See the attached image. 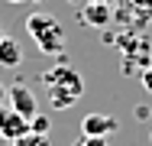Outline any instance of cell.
<instances>
[{
    "label": "cell",
    "mask_w": 152,
    "mask_h": 146,
    "mask_svg": "<svg viewBox=\"0 0 152 146\" xmlns=\"http://www.w3.org/2000/svg\"><path fill=\"white\" fill-rule=\"evenodd\" d=\"M23 133H29V120L3 101V104H0V136H3L7 143H13V140H20Z\"/></svg>",
    "instance_id": "3"
},
{
    "label": "cell",
    "mask_w": 152,
    "mask_h": 146,
    "mask_svg": "<svg viewBox=\"0 0 152 146\" xmlns=\"http://www.w3.org/2000/svg\"><path fill=\"white\" fill-rule=\"evenodd\" d=\"M20 62H23V49H20V42L10 39V36H3V39H0V65H3V68H16Z\"/></svg>",
    "instance_id": "6"
},
{
    "label": "cell",
    "mask_w": 152,
    "mask_h": 146,
    "mask_svg": "<svg viewBox=\"0 0 152 146\" xmlns=\"http://www.w3.org/2000/svg\"><path fill=\"white\" fill-rule=\"evenodd\" d=\"M7 3H23V0H7Z\"/></svg>",
    "instance_id": "14"
},
{
    "label": "cell",
    "mask_w": 152,
    "mask_h": 146,
    "mask_svg": "<svg viewBox=\"0 0 152 146\" xmlns=\"http://www.w3.org/2000/svg\"><path fill=\"white\" fill-rule=\"evenodd\" d=\"M3 36H7V32H3V26H0V39H3Z\"/></svg>",
    "instance_id": "15"
},
{
    "label": "cell",
    "mask_w": 152,
    "mask_h": 146,
    "mask_svg": "<svg viewBox=\"0 0 152 146\" xmlns=\"http://www.w3.org/2000/svg\"><path fill=\"white\" fill-rule=\"evenodd\" d=\"M3 101H7V85L0 81V104H3Z\"/></svg>",
    "instance_id": "13"
},
{
    "label": "cell",
    "mask_w": 152,
    "mask_h": 146,
    "mask_svg": "<svg viewBox=\"0 0 152 146\" xmlns=\"http://www.w3.org/2000/svg\"><path fill=\"white\" fill-rule=\"evenodd\" d=\"M26 32L36 42V49L45 52V55H58L65 49V26L52 13H29L26 16Z\"/></svg>",
    "instance_id": "2"
},
{
    "label": "cell",
    "mask_w": 152,
    "mask_h": 146,
    "mask_svg": "<svg viewBox=\"0 0 152 146\" xmlns=\"http://www.w3.org/2000/svg\"><path fill=\"white\" fill-rule=\"evenodd\" d=\"M136 117H139V120H149V107H146V104H139V107H136Z\"/></svg>",
    "instance_id": "11"
},
{
    "label": "cell",
    "mask_w": 152,
    "mask_h": 146,
    "mask_svg": "<svg viewBox=\"0 0 152 146\" xmlns=\"http://www.w3.org/2000/svg\"><path fill=\"white\" fill-rule=\"evenodd\" d=\"M7 104H10L13 111H20L26 120H32V117L39 114V101H36V94H32L23 81H16V85L7 88Z\"/></svg>",
    "instance_id": "4"
},
{
    "label": "cell",
    "mask_w": 152,
    "mask_h": 146,
    "mask_svg": "<svg viewBox=\"0 0 152 146\" xmlns=\"http://www.w3.org/2000/svg\"><path fill=\"white\" fill-rule=\"evenodd\" d=\"M49 127H52V123H49V117H45V114H36L29 120V130H32V133H49Z\"/></svg>",
    "instance_id": "9"
},
{
    "label": "cell",
    "mask_w": 152,
    "mask_h": 146,
    "mask_svg": "<svg viewBox=\"0 0 152 146\" xmlns=\"http://www.w3.org/2000/svg\"><path fill=\"white\" fill-rule=\"evenodd\" d=\"M120 130V120L113 114H100V111H94L81 120V133L84 136H110V133H117Z\"/></svg>",
    "instance_id": "5"
},
{
    "label": "cell",
    "mask_w": 152,
    "mask_h": 146,
    "mask_svg": "<svg viewBox=\"0 0 152 146\" xmlns=\"http://www.w3.org/2000/svg\"><path fill=\"white\" fill-rule=\"evenodd\" d=\"M142 85H146V91H152V68H146V75H142Z\"/></svg>",
    "instance_id": "12"
},
{
    "label": "cell",
    "mask_w": 152,
    "mask_h": 146,
    "mask_svg": "<svg viewBox=\"0 0 152 146\" xmlns=\"http://www.w3.org/2000/svg\"><path fill=\"white\" fill-rule=\"evenodd\" d=\"M107 20H110V10H107L104 3H91V7L84 10V23H88V26H104Z\"/></svg>",
    "instance_id": "7"
},
{
    "label": "cell",
    "mask_w": 152,
    "mask_h": 146,
    "mask_svg": "<svg viewBox=\"0 0 152 146\" xmlns=\"http://www.w3.org/2000/svg\"><path fill=\"white\" fill-rule=\"evenodd\" d=\"M42 85L49 88V97H52V107L55 111H68L84 94V78L71 65H55V68L42 72Z\"/></svg>",
    "instance_id": "1"
},
{
    "label": "cell",
    "mask_w": 152,
    "mask_h": 146,
    "mask_svg": "<svg viewBox=\"0 0 152 146\" xmlns=\"http://www.w3.org/2000/svg\"><path fill=\"white\" fill-rule=\"evenodd\" d=\"M10 146H13V143H10Z\"/></svg>",
    "instance_id": "17"
},
{
    "label": "cell",
    "mask_w": 152,
    "mask_h": 146,
    "mask_svg": "<svg viewBox=\"0 0 152 146\" xmlns=\"http://www.w3.org/2000/svg\"><path fill=\"white\" fill-rule=\"evenodd\" d=\"M13 146H52V140H49V133H23L20 140H13Z\"/></svg>",
    "instance_id": "8"
},
{
    "label": "cell",
    "mask_w": 152,
    "mask_h": 146,
    "mask_svg": "<svg viewBox=\"0 0 152 146\" xmlns=\"http://www.w3.org/2000/svg\"><path fill=\"white\" fill-rule=\"evenodd\" d=\"M75 146H107V136H84V133H81V140Z\"/></svg>",
    "instance_id": "10"
},
{
    "label": "cell",
    "mask_w": 152,
    "mask_h": 146,
    "mask_svg": "<svg viewBox=\"0 0 152 146\" xmlns=\"http://www.w3.org/2000/svg\"><path fill=\"white\" fill-rule=\"evenodd\" d=\"M149 140H152V130H149Z\"/></svg>",
    "instance_id": "16"
}]
</instances>
